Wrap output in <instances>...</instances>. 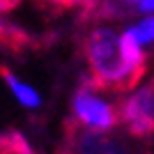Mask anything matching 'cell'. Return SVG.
I'll use <instances>...</instances> for the list:
<instances>
[{
  "label": "cell",
  "instance_id": "4",
  "mask_svg": "<svg viewBox=\"0 0 154 154\" xmlns=\"http://www.w3.org/2000/svg\"><path fill=\"white\" fill-rule=\"evenodd\" d=\"M120 124L131 138L147 143L154 138V78L117 103Z\"/></svg>",
  "mask_w": 154,
  "mask_h": 154
},
{
  "label": "cell",
  "instance_id": "3",
  "mask_svg": "<svg viewBox=\"0 0 154 154\" xmlns=\"http://www.w3.org/2000/svg\"><path fill=\"white\" fill-rule=\"evenodd\" d=\"M71 115L69 120H74L81 127L97 129V131H113L120 124V113H117L115 103L106 101L99 90H94L85 76L81 78L78 88L71 94Z\"/></svg>",
  "mask_w": 154,
  "mask_h": 154
},
{
  "label": "cell",
  "instance_id": "1",
  "mask_svg": "<svg viewBox=\"0 0 154 154\" xmlns=\"http://www.w3.org/2000/svg\"><path fill=\"white\" fill-rule=\"evenodd\" d=\"M88 62L85 81L99 92H131L149 69V55L129 30L94 26L81 42Z\"/></svg>",
  "mask_w": 154,
  "mask_h": 154
},
{
  "label": "cell",
  "instance_id": "2",
  "mask_svg": "<svg viewBox=\"0 0 154 154\" xmlns=\"http://www.w3.org/2000/svg\"><path fill=\"white\" fill-rule=\"evenodd\" d=\"M58 154H152L143 140H136L127 131H97L67 120Z\"/></svg>",
  "mask_w": 154,
  "mask_h": 154
},
{
  "label": "cell",
  "instance_id": "8",
  "mask_svg": "<svg viewBox=\"0 0 154 154\" xmlns=\"http://www.w3.org/2000/svg\"><path fill=\"white\" fill-rule=\"evenodd\" d=\"M35 2L46 9H53V12H64V9L78 7V0H35Z\"/></svg>",
  "mask_w": 154,
  "mask_h": 154
},
{
  "label": "cell",
  "instance_id": "9",
  "mask_svg": "<svg viewBox=\"0 0 154 154\" xmlns=\"http://www.w3.org/2000/svg\"><path fill=\"white\" fill-rule=\"evenodd\" d=\"M21 0H0V14H7L9 9H14V7L19 5Z\"/></svg>",
  "mask_w": 154,
  "mask_h": 154
},
{
  "label": "cell",
  "instance_id": "5",
  "mask_svg": "<svg viewBox=\"0 0 154 154\" xmlns=\"http://www.w3.org/2000/svg\"><path fill=\"white\" fill-rule=\"evenodd\" d=\"M0 78L7 83L9 92L19 99V103L23 106V108H28V110H39V106H42V97L37 94V90H32L28 83H23V81H21V78L16 76L9 67H0Z\"/></svg>",
  "mask_w": 154,
  "mask_h": 154
},
{
  "label": "cell",
  "instance_id": "6",
  "mask_svg": "<svg viewBox=\"0 0 154 154\" xmlns=\"http://www.w3.org/2000/svg\"><path fill=\"white\" fill-rule=\"evenodd\" d=\"M0 154H37L21 129H2L0 131Z\"/></svg>",
  "mask_w": 154,
  "mask_h": 154
},
{
  "label": "cell",
  "instance_id": "7",
  "mask_svg": "<svg viewBox=\"0 0 154 154\" xmlns=\"http://www.w3.org/2000/svg\"><path fill=\"white\" fill-rule=\"evenodd\" d=\"M129 32L136 37V42L143 48H154V14H149L143 21L134 23V26L129 28Z\"/></svg>",
  "mask_w": 154,
  "mask_h": 154
}]
</instances>
